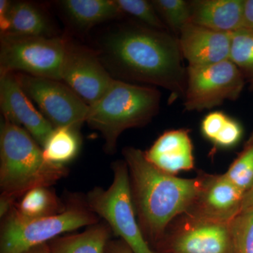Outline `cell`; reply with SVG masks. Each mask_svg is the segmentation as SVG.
Listing matches in <instances>:
<instances>
[{
	"mask_svg": "<svg viewBox=\"0 0 253 253\" xmlns=\"http://www.w3.org/2000/svg\"><path fill=\"white\" fill-rule=\"evenodd\" d=\"M123 156L141 224L149 235L157 237L173 218L196 204L205 179H182L163 172L136 148H126Z\"/></svg>",
	"mask_w": 253,
	"mask_h": 253,
	"instance_id": "7a4b0ae2",
	"label": "cell"
},
{
	"mask_svg": "<svg viewBox=\"0 0 253 253\" xmlns=\"http://www.w3.org/2000/svg\"><path fill=\"white\" fill-rule=\"evenodd\" d=\"M253 210V186L244 195L241 212Z\"/></svg>",
	"mask_w": 253,
	"mask_h": 253,
	"instance_id": "1f68e13d",
	"label": "cell"
},
{
	"mask_svg": "<svg viewBox=\"0 0 253 253\" xmlns=\"http://www.w3.org/2000/svg\"><path fill=\"white\" fill-rule=\"evenodd\" d=\"M0 27L1 33L54 37L46 15L36 4L28 1L11 2L4 22Z\"/></svg>",
	"mask_w": 253,
	"mask_h": 253,
	"instance_id": "e0dca14e",
	"label": "cell"
},
{
	"mask_svg": "<svg viewBox=\"0 0 253 253\" xmlns=\"http://www.w3.org/2000/svg\"><path fill=\"white\" fill-rule=\"evenodd\" d=\"M14 199L8 196H3L1 195V199H0V216L1 218H4L5 216L9 214L10 211L14 208Z\"/></svg>",
	"mask_w": 253,
	"mask_h": 253,
	"instance_id": "4dcf8cb0",
	"label": "cell"
},
{
	"mask_svg": "<svg viewBox=\"0 0 253 253\" xmlns=\"http://www.w3.org/2000/svg\"><path fill=\"white\" fill-rule=\"evenodd\" d=\"M183 57L189 66H204L229 59L231 33H223L190 23L179 33Z\"/></svg>",
	"mask_w": 253,
	"mask_h": 253,
	"instance_id": "7c38bea8",
	"label": "cell"
},
{
	"mask_svg": "<svg viewBox=\"0 0 253 253\" xmlns=\"http://www.w3.org/2000/svg\"><path fill=\"white\" fill-rule=\"evenodd\" d=\"M242 28L253 32V0H245Z\"/></svg>",
	"mask_w": 253,
	"mask_h": 253,
	"instance_id": "f1b7e54d",
	"label": "cell"
},
{
	"mask_svg": "<svg viewBox=\"0 0 253 253\" xmlns=\"http://www.w3.org/2000/svg\"><path fill=\"white\" fill-rule=\"evenodd\" d=\"M112 169V184L107 189L96 187L91 190L86 196V207L104 218L111 230L122 239L133 253H154L136 220L126 163L116 161Z\"/></svg>",
	"mask_w": 253,
	"mask_h": 253,
	"instance_id": "5b68a950",
	"label": "cell"
},
{
	"mask_svg": "<svg viewBox=\"0 0 253 253\" xmlns=\"http://www.w3.org/2000/svg\"><path fill=\"white\" fill-rule=\"evenodd\" d=\"M123 14H130L144 25L154 29L166 31L167 26L160 17L151 1L146 0H116Z\"/></svg>",
	"mask_w": 253,
	"mask_h": 253,
	"instance_id": "d4e9b609",
	"label": "cell"
},
{
	"mask_svg": "<svg viewBox=\"0 0 253 253\" xmlns=\"http://www.w3.org/2000/svg\"><path fill=\"white\" fill-rule=\"evenodd\" d=\"M111 229L107 224L96 223L75 235L56 238L49 244L51 253H105Z\"/></svg>",
	"mask_w": 253,
	"mask_h": 253,
	"instance_id": "d6986e66",
	"label": "cell"
},
{
	"mask_svg": "<svg viewBox=\"0 0 253 253\" xmlns=\"http://www.w3.org/2000/svg\"><path fill=\"white\" fill-rule=\"evenodd\" d=\"M14 208L20 215L27 219L49 217L66 209L49 187L36 188L28 191Z\"/></svg>",
	"mask_w": 253,
	"mask_h": 253,
	"instance_id": "ffe728a7",
	"label": "cell"
},
{
	"mask_svg": "<svg viewBox=\"0 0 253 253\" xmlns=\"http://www.w3.org/2000/svg\"><path fill=\"white\" fill-rule=\"evenodd\" d=\"M60 3L69 19L81 28L91 27L123 14L116 0H64Z\"/></svg>",
	"mask_w": 253,
	"mask_h": 253,
	"instance_id": "ac0fdd59",
	"label": "cell"
},
{
	"mask_svg": "<svg viewBox=\"0 0 253 253\" xmlns=\"http://www.w3.org/2000/svg\"><path fill=\"white\" fill-rule=\"evenodd\" d=\"M191 23L223 33L242 29L245 0L189 1Z\"/></svg>",
	"mask_w": 253,
	"mask_h": 253,
	"instance_id": "2e32d148",
	"label": "cell"
},
{
	"mask_svg": "<svg viewBox=\"0 0 253 253\" xmlns=\"http://www.w3.org/2000/svg\"><path fill=\"white\" fill-rule=\"evenodd\" d=\"M113 78L93 50L68 42L61 81L89 105L108 91Z\"/></svg>",
	"mask_w": 253,
	"mask_h": 253,
	"instance_id": "30bf717a",
	"label": "cell"
},
{
	"mask_svg": "<svg viewBox=\"0 0 253 253\" xmlns=\"http://www.w3.org/2000/svg\"><path fill=\"white\" fill-rule=\"evenodd\" d=\"M81 145V137L77 129L54 128L43 146V155L48 162L65 166L78 156Z\"/></svg>",
	"mask_w": 253,
	"mask_h": 253,
	"instance_id": "44dd1931",
	"label": "cell"
},
{
	"mask_svg": "<svg viewBox=\"0 0 253 253\" xmlns=\"http://www.w3.org/2000/svg\"><path fill=\"white\" fill-rule=\"evenodd\" d=\"M105 253H134L124 241H110Z\"/></svg>",
	"mask_w": 253,
	"mask_h": 253,
	"instance_id": "f546056e",
	"label": "cell"
},
{
	"mask_svg": "<svg viewBox=\"0 0 253 253\" xmlns=\"http://www.w3.org/2000/svg\"><path fill=\"white\" fill-rule=\"evenodd\" d=\"M161 98L156 88L115 79L104 96L89 106L86 123L101 133L105 151L113 154L123 131L145 126L157 114Z\"/></svg>",
	"mask_w": 253,
	"mask_h": 253,
	"instance_id": "277c9868",
	"label": "cell"
},
{
	"mask_svg": "<svg viewBox=\"0 0 253 253\" xmlns=\"http://www.w3.org/2000/svg\"><path fill=\"white\" fill-rule=\"evenodd\" d=\"M26 95L54 128L78 129L86 123L89 106L62 81L15 73Z\"/></svg>",
	"mask_w": 253,
	"mask_h": 253,
	"instance_id": "9c48e42d",
	"label": "cell"
},
{
	"mask_svg": "<svg viewBox=\"0 0 253 253\" xmlns=\"http://www.w3.org/2000/svg\"><path fill=\"white\" fill-rule=\"evenodd\" d=\"M231 60L253 89V32L246 29L231 33Z\"/></svg>",
	"mask_w": 253,
	"mask_h": 253,
	"instance_id": "7402d4cb",
	"label": "cell"
},
{
	"mask_svg": "<svg viewBox=\"0 0 253 253\" xmlns=\"http://www.w3.org/2000/svg\"><path fill=\"white\" fill-rule=\"evenodd\" d=\"M68 42L61 37L1 33L0 73L18 72L61 81Z\"/></svg>",
	"mask_w": 253,
	"mask_h": 253,
	"instance_id": "52a82bcc",
	"label": "cell"
},
{
	"mask_svg": "<svg viewBox=\"0 0 253 253\" xmlns=\"http://www.w3.org/2000/svg\"><path fill=\"white\" fill-rule=\"evenodd\" d=\"M155 9L168 28L179 35L191 23L190 2L185 0H153Z\"/></svg>",
	"mask_w": 253,
	"mask_h": 253,
	"instance_id": "603a6c76",
	"label": "cell"
},
{
	"mask_svg": "<svg viewBox=\"0 0 253 253\" xmlns=\"http://www.w3.org/2000/svg\"><path fill=\"white\" fill-rule=\"evenodd\" d=\"M232 253H253V210L241 212L231 223Z\"/></svg>",
	"mask_w": 253,
	"mask_h": 253,
	"instance_id": "484cf974",
	"label": "cell"
},
{
	"mask_svg": "<svg viewBox=\"0 0 253 253\" xmlns=\"http://www.w3.org/2000/svg\"><path fill=\"white\" fill-rule=\"evenodd\" d=\"M229 117L221 111H214L208 114L201 123V131L208 140L214 141Z\"/></svg>",
	"mask_w": 253,
	"mask_h": 253,
	"instance_id": "83f0119b",
	"label": "cell"
},
{
	"mask_svg": "<svg viewBox=\"0 0 253 253\" xmlns=\"http://www.w3.org/2000/svg\"><path fill=\"white\" fill-rule=\"evenodd\" d=\"M0 106L4 119L26 129L43 148L54 127L32 104L14 73H1Z\"/></svg>",
	"mask_w": 253,
	"mask_h": 253,
	"instance_id": "8fae6325",
	"label": "cell"
},
{
	"mask_svg": "<svg viewBox=\"0 0 253 253\" xmlns=\"http://www.w3.org/2000/svg\"><path fill=\"white\" fill-rule=\"evenodd\" d=\"M245 193L224 174L206 179L199 199V217L231 221L241 213Z\"/></svg>",
	"mask_w": 253,
	"mask_h": 253,
	"instance_id": "5bb4252c",
	"label": "cell"
},
{
	"mask_svg": "<svg viewBox=\"0 0 253 253\" xmlns=\"http://www.w3.org/2000/svg\"><path fill=\"white\" fill-rule=\"evenodd\" d=\"M224 175L245 194L253 187V134Z\"/></svg>",
	"mask_w": 253,
	"mask_h": 253,
	"instance_id": "cb8c5ba5",
	"label": "cell"
},
{
	"mask_svg": "<svg viewBox=\"0 0 253 253\" xmlns=\"http://www.w3.org/2000/svg\"><path fill=\"white\" fill-rule=\"evenodd\" d=\"M23 253H51V251L49 244H44L28 249Z\"/></svg>",
	"mask_w": 253,
	"mask_h": 253,
	"instance_id": "d6a6232c",
	"label": "cell"
},
{
	"mask_svg": "<svg viewBox=\"0 0 253 253\" xmlns=\"http://www.w3.org/2000/svg\"><path fill=\"white\" fill-rule=\"evenodd\" d=\"M98 55L119 81L161 86L170 91L171 102L185 94L187 70L179 39L168 31L123 23L103 37Z\"/></svg>",
	"mask_w": 253,
	"mask_h": 253,
	"instance_id": "6da1fadb",
	"label": "cell"
},
{
	"mask_svg": "<svg viewBox=\"0 0 253 253\" xmlns=\"http://www.w3.org/2000/svg\"><path fill=\"white\" fill-rule=\"evenodd\" d=\"M144 154L158 169L173 175L194 167L193 144L186 129L166 131Z\"/></svg>",
	"mask_w": 253,
	"mask_h": 253,
	"instance_id": "9a60e30c",
	"label": "cell"
},
{
	"mask_svg": "<svg viewBox=\"0 0 253 253\" xmlns=\"http://www.w3.org/2000/svg\"><path fill=\"white\" fill-rule=\"evenodd\" d=\"M65 166L48 162L26 129L4 119L0 130V188L16 200L33 189L49 187L68 175Z\"/></svg>",
	"mask_w": 253,
	"mask_h": 253,
	"instance_id": "3957f363",
	"label": "cell"
},
{
	"mask_svg": "<svg viewBox=\"0 0 253 253\" xmlns=\"http://www.w3.org/2000/svg\"><path fill=\"white\" fill-rule=\"evenodd\" d=\"M174 240L175 253H232V221L196 217Z\"/></svg>",
	"mask_w": 253,
	"mask_h": 253,
	"instance_id": "4fadbf2b",
	"label": "cell"
},
{
	"mask_svg": "<svg viewBox=\"0 0 253 253\" xmlns=\"http://www.w3.org/2000/svg\"></svg>",
	"mask_w": 253,
	"mask_h": 253,
	"instance_id": "836d02e7",
	"label": "cell"
},
{
	"mask_svg": "<svg viewBox=\"0 0 253 253\" xmlns=\"http://www.w3.org/2000/svg\"><path fill=\"white\" fill-rule=\"evenodd\" d=\"M243 134L242 126L239 122L229 118L213 143L221 148H231L237 144Z\"/></svg>",
	"mask_w": 253,
	"mask_h": 253,
	"instance_id": "4316f807",
	"label": "cell"
},
{
	"mask_svg": "<svg viewBox=\"0 0 253 253\" xmlns=\"http://www.w3.org/2000/svg\"><path fill=\"white\" fill-rule=\"evenodd\" d=\"M184 107L202 111L237 99L244 89L245 78L231 60L204 66H188Z\"/></svg>",
	"mask_w": 253,
	"mask_h": 253,
	"instance_id": "ba28073f",
	"label": "cell"
},
{
	"mask_svg": "<svg viewBox=\"0 0 253 253\" xmlns=\"http://www.w3.org/2000/svg\"><path fill=\"white\" fill-rule=\"evenodd\" d=\"M0 253H23L39 245L48 244L60 234L98 223L96 214L87 207L71 206L49 217L27 219L14 206L3 218Z\"/></svg>",
	"mask_w": 253,
	"mask_h": 253,
	"instance_id": "8992f818",
	"label": "cell"
}]
</instances>
